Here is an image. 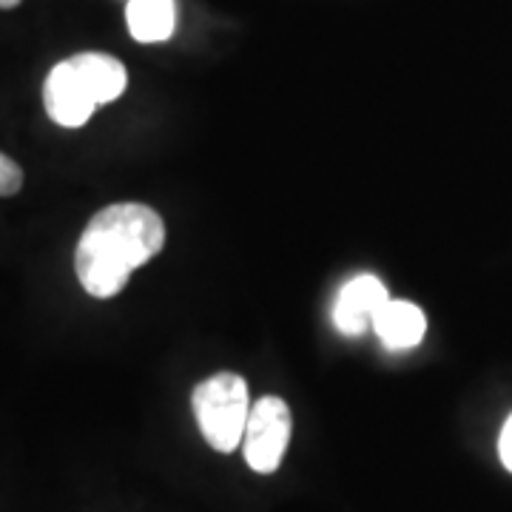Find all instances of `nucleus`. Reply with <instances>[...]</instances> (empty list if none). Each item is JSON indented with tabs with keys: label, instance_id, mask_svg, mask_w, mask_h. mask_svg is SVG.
<instances>
[{
	"label": "nucleus",
	"instance_id": "4",
	"mask_svg": "<svg viewBox=\"0 0 512 512\" xmlns=\"http://www.w3.org/2000/svg\"><path fill=\"white\" fill-rule=\"evenodd\" d=\"M291 430V407L279 396H262L259 402L251 404V416L242 436V453H245L248 467L262 476L276 473L288 450Z\"/></svg>",
	"mask_w": 512,
	"mask_h": 512
},
{
	"label": "nucleus",
	"instance_id": "1",
	"mask_svg": "<svg viewBox=\"0 0 512 512\" xmlns=\"http://www.w3.org/2000/svg\"><path fill=\"white\" fill-rule=\"evenodd\" d=\"M163 217L143 202H117L97 211L74 251V271L83 291L111 299L128 276L163 251Z\"/></svg>",
	"mask_w": 512,
	"mask_h": 512
},
{
	"label": "nucleus",
	"instance_id": "6",
	"mask_svg": "<svg viewBox=\"0 0 512 512\" xmlns=\"http://www.w3.org/2000/svg\"><path fill=\"white\" fill-rule=\"evenodd\" d=\"M373 333L379 336L384 348L410 350L421 345V339L427 333V319L419 305H413L407 299H390L376 316Z\"/></svg>",
	"mask_w": 512,
	"mask_h": 512
},
{
	"label": "nucleus",
	"instance_id": "8",
	"mask_svg": "<svg viewBox=\"0 0 512 512\" xmlns=\"http://www.w3.org/2000/svg\"><path fill=\"white\" fill-rule=\"evenodd\" d=\"M20 185H23V168L12 157L0 154V197L18 194Z\"/></svg>",
	"mask_w": 512,
	"mask_h": 512
},
{
	"label": "nucleus",
	"instance_id": "9",
	"mask_svg": "<svg viewBox=\"0 0 512 512\" xmlns=\"http://www.w3.org/2000/svg\"><path fill=\"white\" fill-rule=\"evenodd\" d=\"M498 456H501V464L512 473V416L504 421V430H501V439H498Z\"/></svg>",
	"mask_w": 512,
	"mask_h": 512
},
{
	"label": "nucleus",
	"instance_id": "10",
	"mask_svg": "<svg viewBox=\"0 0 512 512\" xmlns=\"http://www.w3.org/2000/svg\"><path fill=\"white\" fill-rule=\"evenodd\" d=\"M20 0H0V9H15Z\"/></svg>",
	"mask_w": 512,
	"mask_h": 512
},
{
	"label": "nucleus",
	"instance_id": "7",
	"mask_svg": "<svg viewBox=\"0 0 512 512\" xmlns=\"http://www.w3.org/2000/svg\"><path fill=\"white\" fill-rule=\"evenodd\" d=\"M128 32L140 43H163L174 32L177 9L174 0H128Z\"/></svg>",
	"mask_w": 512,
	"mask_h": 512
},
{
	"label": "nucleus",
	"instance_id": "5",
	"mask_svg": "<svg viewBox=\"0 0 512 512\" xmlns=\"http://www.w3.org/2000/svg\"><path fill=\"white\" fill-rule=\"evenodd\" d=\"M387 302H390V296H387V288L382 285V279H376L373 274L353 276L336 293L333 325L339 328V333L356 339V336H362L367 330H373V322H376V316H379V311Z\"/></svg>",
	"mask_w": 512,
	"mask_h": 512
},
{
	"label": "nucleus",
	"instance_id": "2",
	"mask_svg": "<svg viewBox=\"0 0 512 512\" xmlns=\"http://www.w3.org/2000/svg\"><path fill=\"white\" fill-rule=\"evenodd\" d=\"M126 66L103 52H83L57 63L43 83L46 114L63 128H80L100 106L126 92Z\"/></svg>",
	"mask_w": 512,
	"mask_h": 512
},
{
	"label": "nucleus",
	"instance_id": "3",
	"mask_svg": "<svg viewBox=\"0 0 512 512\" xmlns=\"http://www.w3.org/2000/svg\"><path fill=\"white\" fill-rule=\"evenodd\" d=\"M202 439L217 453H234L242 447L245 424L251 416L248 384L239 373H217L200 382L191 393Z\"/></svg>",
	"mask_w": 512,
	"mask_h": 512
}]
</instances>
